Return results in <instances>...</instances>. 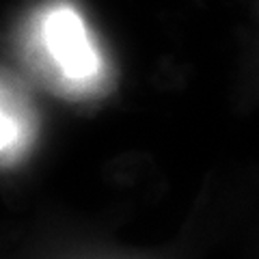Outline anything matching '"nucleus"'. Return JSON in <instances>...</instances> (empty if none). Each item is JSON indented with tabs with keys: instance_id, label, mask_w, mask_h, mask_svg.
Masks as SVG:
<instances>
[{
	"instance_id": "f257e3e1",
	"label": "nucleus",
	"mask_w": 259,
	"mask_h": 259,
	"mask_svg": "<svg viewBox=\"0 0 259 259\" xmlns=\"http://www.w3.org/2000/svg\"><path fill=\"white\" fill-rule=\"evenodd\" d=\"M41 39L65 78L89 80L100 71V54L76 9L67 5L54 7L44 18Z\"/></svg>"
},
{
	"instance_id": "f03ea898",
	"label": "nucleus",
	"mask_w": 259,
	"mask_h": 259,
	"mask_svg": "<svg viewBox=\"0 0 259 259\" xmlns=\"http://www.w3.org/2000/svg\"><path fill=\"white\" fill-rule=\"evenodd\" d=\"M18 141V123L0 104V153Z\"/></svg>"
}]
</instances>
